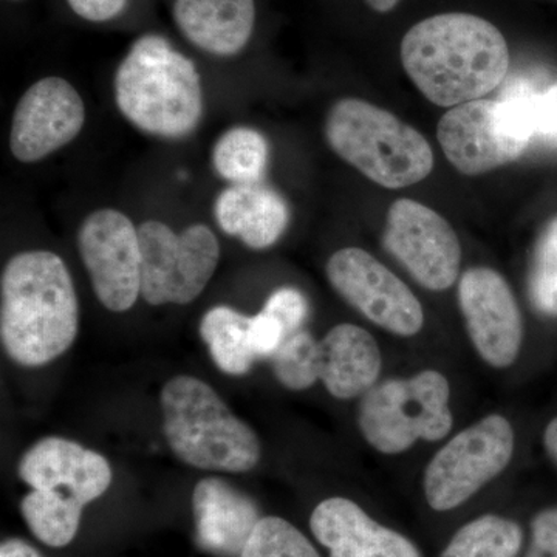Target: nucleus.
<instances>
[{
  "label": "nucleus",
  "mask_w": 557,
  "mask_h": 557,
  "mask_svg": "<svg viewBox=\"0 0 557 557\" xmlns=\"http://www.w3.org/2000/svg\"><path fill=\"white\" fill-rule=\"evenodd\" d=\"M401 62L418 90L440 108L482 100L507 78L509 50L496 25L468 13H445L413 25Z\"/></svg>",
  "instance_id": "f257e3e1"
},
{
  "label": "nucleus",
  "mask_w": 557,
  "mask_h": 557,
  "mask_svg": "<svg viewBox=\"0 0 557 557\" xmlns=\"http://www.w3.org/2000/svg\"><path fill=\"white\" fill-rule=\"evenodd\" d=\"M79 302L60 256L44 249L20 252L0 278V339L22 368H42L75 343Z\"/></svg>",
  "instance_id": "f03ea898"
},
{
  "label": "nucleus",
  "mask_w": 557,
  "mask_h": 557,
  "mask_svg": "<svg viewBox=\"0 0 557 557\" xmlns=\"http://www.w3.org/2000/svg\"><path fill=\"white\" fill-rule=\"evenodd\" d=\"M113 90L121 115L153 137H186L203 116L196 64L160 35H145L132 44L116 70Z\"/></svg>",
  "instance_id": "7ed1b4c3"
},
{
  "label": "nucleus",
  "mask_w": 557,
  "mask_h": 557,
  "mask_svg": "<svg viewBox=\"0 0 557 557\" xmlns=\"http://www.w3.org/2000/svg\"><path fill=\"white\" fill-rule=\"evenodd\" d=\"M160 405L164 437L182 463L230 474L258 467L262 448L255 429L205 381L174 376L161 388Z\"/></svg>",
  "instance_id": "20e7f679"
},
{
  "label": "nucleus",
  "mask_w": 557,
  "mask_h": 557,
  "mask_svg": "<svg viewBox=\"0 0 557 557\" xmlns=\"http://www.w3.org/2000/svg\"><path fill=\"white\" fill-rule=\"evenodd\" d=\"M330 149L376 185L408 188L434 168L428 139L394 113L358 98L333 104L325 120Z\"/></svg>",
  "instance_id": "39448f33"
},
{
  "label": "nucleus",
  "mask_w": 557,
  "mask_h": 557,
  "mask_svg": "<svg viewBox=\"0 0 557 557\" xmlns=\"http://www.w3.org/2000/svg\"><path fill=\"white\" fill-rule=\"evenodd\" d=\"M449 401V381L438 370L386 380L362 395L359 429L373 449L397 456L420 440L440 442L448 437L454 424Z\"/></svg>",
  "instance_id": "423d86ee"
},
{
  "label": "nucleus",
  "mask_w": 557,
  "mask_h": 557,
  "mask_svg": "<svg viewBox=\"0 0 557 557\" xmlns=\"http://www.w3.org/2000/svg\"><path fill=\"white\" fill-rule=\"evenodd\" d=\"M141 298L149 306H186L201 295L218 270V237L207 225L175 233L159 220L138 226Z\"/></svg>",
  "instance_id": "0eeeda50"
},
{
  "label": "nucleus",
  "mask_w": 557,
  "mask_h": 557,
  "mask_svg": "<svg viewBox=\"0 0 557 557\" xmlns=\"http://www.w3.org/2000/svg\"><path fill=\"white\" fill-rule=\"evenodd\" d=\"M515 446V429L502 416H487L458 432L424 471L429 507L440 512L460 507L507 469Z\"/></svg>",
  "instance_id": "6e6552de"
},
{
  "label": "nucleus",
  "mask_w": 557,
  "mask_h": 557,
  "mask_svg": "<svg viewBox=\"0 0 557 557\" xmlns=\"http://www.w3.org/2000/svg\"><path fill=\"white\" fill-rule=\"evenodd\" d=\"M325 274L348 306L386 332L410 338L423 329L420 300L401 278L364 249H339L329 259Z\"/></svg>",
  "instance_id": "1a4fd4ad"
},
{
  "label": "nucleus",
  "mask_w": 557,
  "mask_h": 557,
  "mask_svg": "<svg viewBox=\"0 0 557 557\" xmlns=\"http://www.w3.org/2000/svg\"><path fill=\"white\" fill-rule=\"evenodd\" d=\"M81 260L102 307L124 313L141 296V248L138 228L116 209H98L81 223Z\"/></svg>",
  "instance_id": "9d476101"
},
{
  "label": "nucleus",
  "mask_w": 557,
  "mask_h": 557,
  "mask_svg": "<svg viewBox=\"0 0 557 557\" xmlns=\"http://www.w3.org/2000/svg\"><path fill=\"white\" fill-rule=\"evenodd\" d=\"M384 247L421 287L443 292L460 273L461 245L448 220L416 200L395 201L387 212Z\"/></svg>",
  "instance_id": "9b49d317"
},
{
  "label": "nucleus",
  "mask_w": 557,
  "mask_h": 557,
  "mask_svg": "<svg viewBox=\"0 0 557 557\" xmlns=\"http://www.w3.org/2000/svg\"><path fill=\"white\" fill-rule=\"evenodd\" d=\"M458 306L480 358L496 369L515 364L523 341V322L511 287L497 271L475 267L461 274Z\"/></svg>",
  "instance_id": "f8f14e48"
},
{
  "label": "nucleus",
  "mask_w": 557,
  "mask_h": 557,
  "mask_svg": "<svg viewBox=\"0 0 557 557\" xmlns=\"http://www.w3.org/2000/svg\"><path fill=\"white\" fill-rule=\"evenodd\" d=\"M86 106L69 81L49 76L22 95L10 131V150L21 163H38L78 137Z\"/></svg>",
  "instance_id": "ddd939ff"
},
{
  "label": "nucleus",
  "mask_w": 557,
  "mask_h": 557,
  "mask_svg": "<svg viewBox=\"0 0 557 557\" xmlns=\"http://www.w3.org/2000/svg\"><path fill=\"white\" fill-rule=\"evenodd\" d=\"M437 135L446 159L465 175L497 170L528 149L508 134L497 100L482 98L450 108L440 120Z\"/></svg>",
  "instance_id": "4468645a"
},
{
  "label": "nucleus",
  "mask_w": 557,
  "mask_h": 557,
  "mask_svg": "<svg viewBox=\"0 0 557 557\" xmlns=\"http://www.w3.org/2000/svg\"><path fill=\"white\" fill-rule=\"evenodd\" d=\"M17 475L32 490H58L86 507L100 498L112 483L108 458L79 443L46 437L25 450Z\"/></svg>",
  "instance_id": "2eb2a0df"
},
{
  "label": "nucleus",
  "mask_w": 557,
  "mask_h": 557,
  "mask_svg": "<svg viewBox=\"0 0 557 557\" xmlns=\"http://www.w3.org/2000/svg\"><path fill=\"white\" fill-rule=\"evenodd\" d=\"M196 544L218 557H240L260 522L258 504L219 478L201 479L193 493Z\"/></svg>",
  "instance_id": "dca6fc26"
},
{
  "label": "nucleus",
  "mask_w": 557,
  "mask_h": 557,
  "mask_svg": "<svg viewBox=\"0 0 557 557\" xmlns=\"http://www.w3.org/2000/svg\"><path fill=\"white\" fill-rule=\"evenodd\" d=\"M310 528L330 557H423L408 537L381 525L346 497L321 502Z\"/></svg>",
  "instance_id": "f3484780"
},
{
  "label": "nucleus",
  "mask_w": 557,
  "mask_h": 557,
  "mask_svg": "<svg viewBox=\"0 0 557 557\" xmlns=\"http://www.w3.org/2000/svg\"><path fill=\"white\" fill-rule=\"evenodd\" d=\"M379 343L359 325H335L319 341V381L336 399H355L379 383Z\"/></svg>",
  "instance_id": "a211bd4d"
},
{
  "label": "nucleus",
  "mask_w": 557,
  "mask_h": 557,
  "mask_svg": "<svg viewBox=\"0 0 557 557\" xmlns=\"http://www.w3.org/2000/svg\"><path fill=\"white\" fill-rule=\"evenodd\" d=\"M174 20L185 38L207 53L234 57L255 32V0H175Z\"/></svg>",
  "instance_id": "6ab92c4d"
},
{
  "label": "nucleus",
  "mask_w": 557,
  "mask_h": 557,
  "mask_svg": "<svg viewBox=\"0 0 557 557\" xmlns=\"http://www.w3.org/2000/svg\"><path fill=\"white\" fill-rule=\"evenodd\" d=\"M214 215L223 233L251 249L273 247L287 230L289 211L281 196L267 186L233 185L219 194Z\"/></svg>",
  "instance_id": "aec40b11"
},
{
  "label": "nucleus",
  "mask_w": 557,
  "mask_h": 557,
  "mask_svg": "<svg viewBox=\"0 0 557 557\" xmlns=\"http://www.w3.org/2000/svg\"><path fill=\"white\" fill-rule=\"evenodd\" d=\"M502 119L512 138L530 148L531 143L557 145V84L515 78L498 95Z\"/></svg>",
  "instance_id": "412c9836"
},
{
  "label": "nucleus",
  "mask_w": 557,
  "mask_h": 557,
  "mask_svg": "<svg viewBox=\"0 0 557 557\" xmlns=\"http://www.w3.org/2000/svg\"><path fill=\"white\" fill-rule=\"evenodd\" d=\"M249 321L251 317L228 306L212 307L201 318V339L225 375H247L258 359L249 344Z\"/></svg>",
  "instance_id": "4be33fe9"
},
{
  "label": "nucleus",
  "mask_w": 557,
  "mask_h": 557,
  "mask_svg": "<svg viewBox=\"0 0 557 557\" xmlns=\"http://www.w3.org/2000/svg\"><path fill=\"white\" fill-rule=\"evenodd\" d=\"M84 505L58 490H32L21 502V515L35 537L51 548L67 547L83 519Z\"/></svg>",
  "instance_id": "5701e85b"
},
{
  "label": "nucleus",
  "mask_w": 557,
  "mask_h": 557,
  "mask_svg": "<svg viewBox=\"0 0 557 557\" xmlns=\"http://www.w3.org/2000/svg\"><path fill=\"white\" fill-rule=\"evenodd\" d=\"M269 157V141L260 132L233 127L215 143L212 164L220 177L234 185H255L265 174Z\"/></svg>",
  "instance_id": "b1692460"
},
{
  "label": "nucleus",
  "mask_w": 557,
  "mask_h": 557,
  "mask_svg": "<svg viewBox=\"0 0 557 557\" xmlns=\"http://www.w3.org/2000/svg\"><path fill=\"white\" fill-rule=\"evenodd\" d=\"M522 544L518 523L485 515L461 527L440 557H518Z\"/></svg>",
  "instance_id": "393cba45"
},
{
  "label": "nucleus",
  "mask_w": 557,
  "mask_h": 557,
  "mask_svg": "<svg viewBox=\"0 0 557 557\" xmlns=\"http://www.w3.org/2000/svg\"><path fill=\"white\" fill-rule=\"evenodd\" d=\"M269 361L282 386L288 391H307L319 381V341L300 329L285 338Z\"/></svg>",
  "instance_id": "a878e982"
},
{
  "label": "nucleus",
  "mask_w": 557,
  "mask_h": 557,
  "mask_svg": "<svg viewBox=\"0 0 557 557\" xmlns=\"http://www.w3.org/2000/svg\"><path fill=\"white\" fill-rule=\"evenodd\" d=\"M527 289L537 313L557 318V218L549 220L534 245Z\"/></svg>",
  "instance_id": "bb28decb"
},
{
  "label": "nucleus",
  "mask_w": 557,
  "mask_h": 557,
  "mask_svg": "<svg viewBox=\"0 0 557 557\" xmlns=\"http://www.w3.org/2000/svg\"><path fill=\"white\" fill-rule=\"evenodd\" d=\"M240 557H321L313 544L285 519L262 518Z\"/></svg>",
  "instance_id": "cd10ccee"
},
{
  "label": "nucleus",
  "mask_w": 557,
  "mask_h": 557,
  "mask_svg": "<svg viewBox=\"0 0 557 557\" xmlns=\"http://www.w3.org/2000/svg\"><path fill=\"white\" fill-rule=\"evenodd\" d=\"M262 310L276 319L287 335H292L302 329L309 317V302L299 289L282 287L267 299Z\"/></svg>",
  "instance_id": "c85d7f7f"
},
{
  "label": "nucleus",
  "mask_w": 557,
  "mask_h": 557,
  "mask_svg": "<svg viewBox=\"0 0 557 557\" xmlns=\"http://www.w3.org/2000/svg\"><path fill=\"white\" fill-rule=\"evenodd\" d=\"M287 336V332L276 319L263 310L249 321V344L258 359L273 357Z\"/></svg>",
  "instance_id": "c756f323"
},
{
  "label": "nucleus",
  "mask_w": 557,
  "mask_h": 557,
  "mask_svg": "<svg viewBox=\"0 0 557 557\" xmlns=\"http://www.w3.org/2000/svg\"><path fill=\"white\" fill-rule=\"evenodd\" d=\"M525 557H557V508L545 509L533 519Z\"/></svg>",
  "instance_id": "7c9ffc66"
},
{
  "label": "nucleus",
  "mask_w": 557,
  "mask_h": 557,
  "mask_svg": "<svg viewBox=\"0 0 557 557\" xmlns=\"http://www.w3.org/2000/svg\"><path fill=\"white\" fill-rule=\"evenodd\" d=\"M70 9L89 22H106L126 9L127 0H67Z\"/></svg>",
  "instance_id": "2f4dec72"
},
{
  "label": "nucleus",
  "mask_w": 557,
  "mask_h": 557,
  "mask_svg": "<svg viewBox=\"0 0 557 557\" xmlns=\"http://www.w3.org/2000/svg\"><path fill=\"white\" fill-rule=\"evenodd\" d=\"M0 557H42L35 547L22 539H9L0 547Z\"/></svg>",
  "instance_id": "473e14b6"
},
{
  "label": "nucleus",
  "mask_w": 557,
  "mask_h": 557,
  "mask_svg": "<svg viewBox=\"0 0 557 557\" xmlns=\"http://www.w3.org/2000/svg\"><path fill=\"white\" fill-rule=\"evenodd\" d=\"M544 445L549 458L557 467V417L549 421L547 429H545Z\"/></svg>",
  "instance_id": "72a5a7b5"
},
{
  "label": "nucleus",
  "mask_w": 557,
  "mask_h": 557,
  "mask_svg": "<svg viewBox=\"0 0 557 557\" xmlns=\"http://www.w3.org/2000/svg\"><path fill=\"white\" fill-rule=\"evenodd\" d=\"M370 9L379 11V13H387L398 5L399 0H366Z\"/></svg>",
  "instance_id": "f704fd0d"
}]
</instances>
